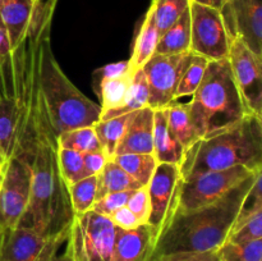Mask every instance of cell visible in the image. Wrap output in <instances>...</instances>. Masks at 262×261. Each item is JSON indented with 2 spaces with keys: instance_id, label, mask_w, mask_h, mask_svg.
Listing matches in <instances>:
<instances>
[{
  "instance_id": "6",
  "label": "cell",
  "mask_w": 262,
  "mask_h": 261,
  "mask_svg": "<svg viewBox=\"0 0 262 261\" xmlns=\"http://www.w3.org/2000/svg\"><path fill=\"white\" fill-rule=\"evenodd\" d=\"M256 171L245 166L224 170H209L183 178L179 188L176 212H186L207 206Z\"/></svg>"
},
{
  "instance_id": "5",
  "label": "cell",
  "mask_w": 262,
  "mask_h": 261,
  "mask_svg": "<svg viewBox=\"0 0 262 261\" xmlns=\"http://www.w3.org/2000/svg\"><path fill=\"white\" fill-rule=\"evenodd\" d=\"M188 107L200 140L233 127L250 114L235 83L229 59L210 61Z\"/></svg>"
},
{
  "instance_id": "3",
  "label": "cell",
  "mask_w": 262,
  "mask_h": 261,
  "mask_svg": "<svg viewBox=\"0 0 262 261\" xmlns=\"http://www.w3.org/2000/svg\"><path fill=\"white\" fill-rule=\"evenodd\" d=\"M36 51L37 82L56 136L100 120L101 106L87 99L63 73L50 48V25L31 30Z\"/></svg>"
},
{
  "instance_id": "13",
  "label": "cell",
  "mask_w": 262,
  "mask_h": 261,
  "mask_svg": "<svg viewBox=\"0 0 262 261\" xmlns=\"http://www.w3.org/2000/svg\"><path fill=\"white\" fill-rule=\"evenodd\" d=\"M220 10L230 38L262 58V0H225Z\"/></svg>"
},
{
  "instance_id": "1",
  "label": "cell",
  "mask_w": 262,
  "mask_h": 261,
  "mask_svg": "<svg viewBox=\"0 0 262 261\" xmlns=\"http://www.w3.org/2000/svg\"><path fill=\"white\" fill-rule=\"evenodd\" d=\"M35 147L31 161L32 184L27 210L19 224L37 230L46 237L60 234L74 219L68 187L58 166V136L46 113L40 89L33 99Z\"/></svg>"
},
{
  "instance_id": "45",
  "label": "cell",
  "mask_w": 262,
  "mask_h": 261,
  "mask_svg": "<svg viewBox=\"0 0 262 261\" xmlns=\"http://www.w3.org/2000/svg\"><path fill=\"white\" fill-rule=\"evenodd\" d=\"M3 173H4V166H0V186H2V179H3Z\"/></svg>"
},
{
  "instance_id": "39",
  "label": "cell",
  "mask_w": 262,
  "mask_h": 261,
  "mask_svg": "<svg viewBox=\"0 0 262 261\" xmlns=\"http://www.w3.org/2000/svg\"><path fill=\"white\" fill-rule=\"evenodd\" d=\"M151 261H220L219 251L210 252H174L155 256Z\"/></svg>"
},
{
  "instance_id": "47",
  "label": "cell",
  "mask_w": 262,
  "mask_h": 261,
  "mask_svg": "<svg viewBox=\"0 0 262 261\" xmlns=\"http://www.w3.org/2000/svg\"><path fill=\"white\" fill-rule=\"evenodd\" d=\"M3 3H4V0H0V8H2V5H3Z\"/></svg>"
},
{
  "instance_id": "42",
  "label": "cell",
  "mask_w": 262,
  "mask_h": 261,
  "mask_svg": "<svg viewBox=\"0 0 262 261\" xmlns=\"http://www.w3.org/2000/svg\"><path fill=\"white\" fill-rule=\"evenodd\" d=\"M56 2L58 0H33L32 22L38 25L50 23Z\"/></svg>"
},
{
  "instance_id": "23",
  "label": "cell",
  "mask_w": 262,
  "mask_h": 261,
  "mask_svg": "<svg viewBox=\"0 0 262 261\" xmlns=\"http://www.w3.org/2000/svg\"><path fill=\"white\" fill-rule=\"evenodd\" d=\"M191 49V13L188 10L159 38L155 54L173 55L187 53Z\"/></svg>"
},
{
  "instance_id": "11",
  "label": "cell",
  "mask_w": 262,
  "mask_h": 261,
  "mask_svg": "<svg viewBox=\"0 0 262 261\" xmlns=\"http://www.w3.org/2000/svg\"><path fill=\"white\" fill-rule=\"evenodd\" d=\"M182 181L181 166L177 164L159 163L146 186L150 200L147 224L155 232L156 240L176 212Z\"/></svg>"
},
{
  "instance_id": "28",
  "label": "cell",
  "mask_w": 262,
  "mask_h": 261,
  "mask_svg": "<svg viewBox=\"0 0 262 261\" xmlns=\"http://www.w3.org/2000/svg\"><path fill=\"white\" fill-rule=\"evenodd\" d=\"M119 164L141 187H146L158 166L152 154H123L112 159Z\"/></svg>"
},
{
  "instance_id": "30",
  "label": "cell",
  "mask_w": 262,
  "mask_h": 261,
  "mask_svg": "<svg viewBox=\"0 0 262 261\" xmlns=\"http://www.w3.org/2000/svg\"><path fill=\"white\" fill-rule=\"evenodd\" d=\"M58 146L81 154L101 150L94 127H82L68 130L58 136Z\"/></svg>"
},
{
  "instance_id": "21",
  "label": "cell",
  "mask_w": 262,
  "mask_h": 261,
  "mask_svg": "<svg viewBox=\"0 0 262 261\" xmlns=\"http://www.w3.org/2000/svg\"><path fill=\"white\" fill-rule=\"evenodd\" d=\"M159 38H160V32L158 30V26H156L152 8L148 7L142 23L138 28L137 35L135 37L132 55L128 59L129 68L133 73L140 71L145 66L146 61L151 56L155 55Z\"/></svg>"
},
{
  "instance_id": "16",
  "label": "cell",
  "mask_w": 262,
  "mask_h": 261,
  "mask_svg": "<svg viewBox=\"0 0 262 261\" xmlns=\"http://www.w3.org/2000/svg\"><path fill=\"white\" fill-rule=\"evenodd\" d=\"M156 243V234L148 224L135 229L117 228L110 261H151Z\"/></svg>"
},
{
  "instance_id": "15",
  "label": "cell",
  "mask_w": 262,
  "mask_h": 261,
  "mask_svg": "<svg viewBox=\"0 0 262 261\" xmlns=\"http://www.w3.org/2000/svg\"><path fill=\"white\" fill-rule=\"evenodd\" d=\"M135 73L130 71L128 60L105 66L95 73L99 76L95 79L99 83L97 95L101 100V114L113 112L124 104Z\"/></svg>"
},
{
  "instance_id": "32",
  "label": "cell",
  "mask_w": 262,
  "mask_h": 261,
  "mask_svg": "<svg viewBox=\"0 0 262 261\" xmlns=\"http://www.w3.org/2000/svg\"><path fill=\"white\" fill-rule=\"evenodd\" d=\"M209 63L210 61L207 59L193 54L192 61L187 67L184 73L182 74V78L176 90V95H174V101H178V100L183 99V97L193 96L196 90L201 84Z\"/></svg>"
},
{
  "instance_id": "35",
  "label": "cell",
  "mask_w": 262,
  "mask_h": 261,
  "mask_svg": "<svg viewBox=\"0 0 262 261\" xmlns=\"http://www.w3.org/2000/svg\"><path fill=\"white\" fill-rule=\"evenodd\" d=\"M260 209H262V169L256 173L255 181H253L252 187L250 188L245 201H243L242 209H241V212L238 215V219L235 222L233 230L237 227H239L247 217H250L251 215L255 214Z\"/></svg>"
},
{
  "instance_id": "31",
  "label": "cell",
  "mask_w": 262,
  "mask_h": 261,
  "mask_svg": "<svg viewBox=\"0 0 262 261\" xmlns=\"http://www.w3.org/2000/svg\"><path fill=\"white\" fill-rule=\"evenodd\" d=\"M189 4V0H151L150 7L152 8L160 36L188 10Z\"/></svg>"
},
{
  "instance_id": "18",
  "label": "cell",
  "mask_w": 262,
  "mask_h": 261,
  "mask_svg": "<svg viewBox=\"0 0 262 261\" xmlns=\"http://www.w3.org/2000/svg\"><path fill=\"white\" fill-rule=\"evenodd\" d=\"M33 14V0H4L0 18L8 32L12 50H17L28 35Z\"/></svg>"
},
{
  "instance_id": "40",
  "label": "cell",
  "mask_w": 262,
  "mask_h": 261,
  "mask_svg": "<svg viewBox=\"0 0 262 261\" xmlns=\"http://www.w3.org/2000/svg\"><path fill=\"white\" fill-rule=\"evenodd\" d=\"M106 217H109L113 224L117 228H120V229H135V228L142 225L140 220L137 219V216L128 209L127 205L118 209L117 211H114Z\"/></svg>"
},
{
  "instance_id": "34",
  "label": "cell",
  "mask_w": 262,
  "mask_h": 261,
  "mask_svg": "<svg viewBox=\"0 0 262 261\" xmlns=\"http://www.w3.org/2000/svg\"><path fill=\"white\" fill-rule=\"evenodd\" d=\"M58 166L67 187L84 178L83 154L69 148H58Z\"/></svg>"
},
{
  "instance_id": "36",
  "label": "cell",
  "mask_w": 262,
  "mask_h": 261,
  "mask_svg": "<svg viewBox=\"0 0 262 261\" xmlns=\"http://www.w3.org/2000/svg\"><path fill=\"white\" fill-rule=\"evenodd\" d=\"M262 238V209L251 215L230 233L227 242H246Z\"/></svg>"
},
{
  "instance_id": "12",
  "label": "cell",
  "mask_w": 262,
  "mask_h": 261,
  "mask_svg": "<svg viewBox=\"0 0 262 261\" xmlns=\"http://www.w3.org/2000/svg\"><path fill=\"white\" fill-rule=\"evenodd\" d=\"M228 59L248 113L260 115L262 113V58L239 38H233Z\"/></svg>"
},
{
  "instance_id": "9",
  "label": "cell",
  "mask_w": 262,
  "mask_h": 261,
  "mask_svg": "<svg viewBox=\"0 0 262 261\" xmlns=\"http://www.w3.org/2000/svg\"><path fill=\"white\" fill-rule=\"evenodd\" d=\"M31 164L20 156H12L4 165L0 186V230L19 224L31 197Z\"/></svg>"
},
{
  "instance_id": "37",
  "label": "cell",
  "mask_w": 262,
  "mask_h": 261,
  "mask_svg": "<svg viewBox=\"0 0 262 261\" xmlns=\"http://www.w3.org/2000/svg\"><path fill=\"white\" fill-rule=\"evenodd\" d=\"M135 191L114 192V193L106 194V196L96 200V202L92 206V211H95L96 214L104 215V216H109L110 214L117 211L118 209L125 206L128 200L130 199V196H132Z\"/></svg>"
},
{
  "instance_id": "29",
  "label": "cell",
  "mask_w": 262,
  "mask_h": 261,
  "mask_svg": "<svg viewBox=\"0 0 262 261\" xmlns=\"http://www.w3.org/2000/svg\"><path fill=\"white\" fill-rule=\"evenodd\" d=\"M69 200L74 216L83 215L92 210L96 201L97 176L84 177L81 181L68 186Z\"/></svg>"
},
{
  "instance_id": "33",
  "label": "cell",
  "mask_w": 262,
  "mask_h": 261,
  "mask_svg": "<svg viewBox=\"0 0 262 261\" xmlns=\"http://www.w3.org/2000/svg\"><path fill=\"white\" fill-rule=\"evenodd\" d=\"M220 261H262V238L246 242H225L219 250Z\"/></svg>"
},
{
  "instance_id": "17",
  "label": "cell",
  "mask_w": 262,
  "mask_h": 261,
  "mask_svg": "<svg viewBox=\"0 0 262 261\" xmlns=\"http://www.w3.org/2000/svg\"><path fill=\"white\" fill-rule=\"evenodd\" d=\"M154 115L150 106L133 112L115 156L123 154H154Z\"/></svg>"
},
{
  "instance_id": "25",
  "label": "cell",
  "mask_w": 262,
  "mask_h": 261,
  "mask_svg": "<svg viewBox=\"0 0 262 261\" xmlns=\"http://www.w3.org/2000/svg\"><path fill=\"white\" fill-rule=\"evenodd\" d=\"M138 188H141L140 184L119 164L109 160L97 176L96 200L114 192L135 191Z\"/></svg>"
},
{
  "instance_id": "10",
  "label": "cell",
  "mask_w": 262,
  "mask_h": 261,
  "mask_svg": "<svg viewBox=\"0 0 262 261\" xmlns=\"http://www.w3.org/2000/svg\"><path fill=\"white\" fill-rule=\"evenodd\" d=\"M191 51L173 55L151 56L142 67L148 86V106L154 110L165 109L174 101V95L182 74L192 61Z\"/></svg>"
},
{
  "instance_id": "24",
  "label": "cell",
  "mask_w": 262,
  "mask_h": 261,
  "mask_svg": "<svg viewBox=\"0 0 262 261\" xmlns=\"http://www.w3.org/2000/svg\"><path fill=\"white\" fill-rule=\"evenodd\" d=\"M17 97V69L14 51L0 18V99Z\"/></svg>"
},
{
  "instance_id": "20",
  "label": "cell",
  "mask_w": 262,
  "mask_h": 261,
  "mask_svg": "<svg viewBox=\"0 0 262 261\" xmlns=\"http://www.w3.org/2000/svg\"><path fill=\"white\" fill-rule=\"evenodd\" d=\"M184 148L171 135L166 123L165 109L155 110L154 115V154L158 163L177 164L181 166Z\"/></svg>"
},
{
  "instance_id": "19",
  "label": "cell",
  "mask_w": 262,
  "mask_h": 261,
  "mask_svg": "<svg viewBox=\"0 0 262 261\" xmlns=\"http://www.w3.org/2000/svg\"><path fill=\"white\" fill-rule=\"evenodd\" d=\"M20 112L19 97L0 99V166H4L14 153Z\"/></svg>"
},
{
  "instance_id": "7",
  "label": "cell",
  "mask_w": 262,
  "mask_h": 261,
  "mask_svg": "<svg viewBox=\"0 0 262 261\" xmlns=\"http://www.w3.org/2000/svg\"><path fill=\"white\" fill-rule=\"evenodd\" d=\"M117 227L109 217L90 210L74 216L68 243L74 261H110Z\"/></svg>"
},
{
  "instance_id": "2",
  "label": "cell",
  "mask_w": 262,
  "mask_h": 261,
  "mask_svg": "<svg viewBox=\"0 0 262 261\" xmlns=\"http://www.w3.org/2000/svg\"><path fill=\"white\" fill-rule=\"evenodd\" d=\"M256 173L207 206L186 212H174L165 229L156 240L154 255L174 252L219 251L229 238L243 201L252 187Z\"/></svg>"
},
{
  "instance_id": "4",
  "label": "cell",
  "mask_w": 262,
  "mask_h": 261,
  "mask_svg": "<svg viewBox=\"0 0 262 261\" xmlns=\"http://www.w3.org/2000/svg\"><path fill=\"white\" fill-rule=\"evenodd\" d=\"M245 166L262 169V124L258 115L248 114L233 127L200 140L184 154L182 178L209 170Z\"/></svg>"
},
{
  "instance_id": "8",
  "label": "cell",
  "mask_w": 262,
  "mask_h": 261,
  "mask_svg": "<svg viewBox=\"0 0 262 261\" xmlns=\"http://www.w3.org/2000/svg\"><path fill=\"white\" fill-rule=\"evenodd\" d=\"M191 51L209 61L229 58L232 38L222 10L191 3Z\"/></svg>"
},
{
  "instance_id": "41",
  "label": "cell",
  "mask_w": 262,
  "mask_h": 261,
  "mask_svg": "<svg viewBox=\"0 0 262 261\" xmlns=\"http://www.w3.org/2000/svg\"><path fill=\"white\" fill-rule=\"evenodd\" d=\"M107 161H109V159L106 158L102 150L83 154L84 177L99 176V173L102 170Z\"/></svg>"
},
{
  "instance_id": "43",
  "label": "cell",
  "mask_w": 262,
  "mask_h": 261,
  "mask_svg": "<svg viewBox=\"0 0 262 261\" xmlns=\"http://www.w3.org/2000/svg\"><path fill=\"white\" fill-rule=\"evenodd\" d=\"M66 243L67 245H66V248H64L63 252L59 253V251H58V252H56L55 255H54L49 261H74L73 252H72V248H71V246H69L68 240H67Z\"/></svg>"
},
{
  "instance_id": "26",
  "label": "cell",
  "mask_w": 262,
  "mask_h": 261,
  "mask_svg": "<svg viewBox=\"0 0 262 261\" xmlns=\"http://www.w3.org/2000/svg\"><path fill=\"white\" fill-rule=\"evenodd\" d=\"M132 114L133 113H129V114L114 117L112 119L99 120V122L92 125L95 132H96L97 138H99L101 150L104 151V154L109 160H112L115 156L118 143H119L123 135H124L125 128H127V124Z\"/></svg>"
},
{
  "instance_id": "27",
  "label": "cell",
  "mask_w": 262,
  "mask_h": 261,
  "mask_svg": "<svg viewBox=\"0 0 262 261\" xmlns=\"http://www.w3.org/2000/svg\"><path fill=\"white\" fill-rule=\"evenodd\" d=\"M146 106H148V86L143 71L140 69L133 74L132 83L124 100V104L113 112L102 113L100 115V120H107L123 114H129Z\"/></svg>"
},
{
  "instance_id": "14",
  "label": "cell",
  "mask_w": 262,
  "mask_h": 261,
  "mask_svg": "<svg viewBox=\"0 0 262 261\" xmlns=\"http://www.w3.org/2000/svg\"><path fill=\"white\" fill-rule=\"evenodd\" d=\"M49 240L23 225L0 230V261H36Z\"/></svg>"
},
{
  "instance_id": "46",
  "label": "cell",
  "mask_w": 262,
  "mask_h": 261,
  "mask_svg": "<svg viewBox=\"0 0 262 261\" xmlns=\"http://www.w3.org/2000/svg\"><path fill=\"white\" fill-rule=\"evenodd\" d=\"M258 118H260V120H261V124H262V113L260 115H258Z\"/></svg>"
},
{
  "instance_id": "38",
  "label": "cell",
  "mask_w": 262,
  "mask_h": 261,
  "mask_svg": "<svg viewBox=\"0 0 262 261\" xmlns=\"http://www.w3.org/2000/svg\"><path fill=\"white\" fill-rule=\"evenodd\" d=\"M127 206L137 216L141 224H147L150 216V200L146 187H141L133 192L130 199L128 200Z\"/></svg>"
},
{
  "instance_id": "44",
  "label": "cell",
  "mask_w": 262,
  "mask_h": 261,
  "mask_svg": "<svg viewBox=\"0 0 262 261\" xmlns=\"http://www.w3.org/2000/svg\"><path fill=\"white\" fill-rule=\"evenodd\" d=\"M189 2L197 3V4H201V5H206V7L216 8V9H222L225 0H189Z\"/></svg>"
},
{
  "instance_id": "22",
  "label": "cell",
  "mask_w": 262,
  "mask_h": 261,
  "mask_svg": "<svg viewBox=\"0 0 262 261\" xmlns=\"http://www.w3.org/2000/svg\"><path fill=\"white\" fill-rule=\"evenodd\" d=\"M165 115L171 135L181 143L184 151L199 142L200 137L197 135L193 123H192L188 102L181 104L178 101H173L169 106L165 107Z\"/></svg>"
}]
</instances>
